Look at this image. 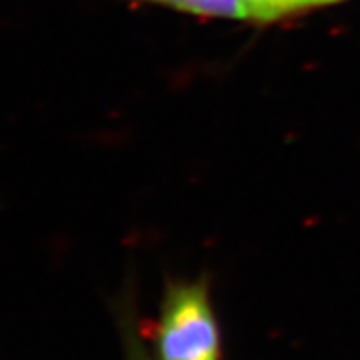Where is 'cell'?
<instances>
[{
    "label": "cell",
    "instance_id": "1",
    "mask_svg": "<svg viewBox=\"0 0 360 360\" xmlns=\"http://www.w3.org/2000/svg\"><path fill=\"white\" fill-rule=\"evenodd\" d=\"M160 360H219L221 337L206 281L171 285L157 331Z\"/></svg>",
    "mask_w": 360,
    "mask_h": 360
},
{
    "label": "cell",
    "instance_id": "2",
    "mask_svg": "<svg viewBox=\"0 0 360 360\" xmlns=\"http://www.w3.org/2000/svg\"><path fill=\"white\" fill-rule=\"evenodd\" d=\"M147 2L167 6L176 11L199 15V17L248 20L245 0H147Z\"/></svg>",
    "mask_w": 360,
    "mask_h": 360
},
{
    "label": "cell",
    "instance_id": "3",
    "mask_svg": "<svg viewBox=\"0 0 360 360\" xmlns=\"http://www.w3.org/2000/svg\"><path fill=\"white\" fill-rule=\"evenodd\" d=\"M248 20L254 22H274L298 11L318 8V0H245Z\"/></svg>",
    "mask_w": 360,
    "mask_h": 360
},
{
    "label": "cell",
    "instance_id": "4",
    "mask_svg": "<svg viewBox=\"0 0 360 360\" xmlns=\"http://www.w3.org/2000/svg\"><path fill=\"white\" fill-rule=\"evenodd\" d=\"M127 360H151V359L147 356V353H143V349L140 347V344L131 338V344H129V347H127Z\"/></svg>",
    "mask_w": 360,
    "mask_h": 360
},
{
    "label": "cell",
    "instance_id": "5",
    "mask_svg": "<svg viewBox=\"0 0 360 360\" xmlns=\"http://www.w3.org/2000/svg\"><path fill=\"white\" fill-rule=\"evenodd\" d=\"M342 0H318V6H331V4H338Z\"/></svg>",
    "mask_w": 360,
    "mask_h": 360
}]
</instances>
